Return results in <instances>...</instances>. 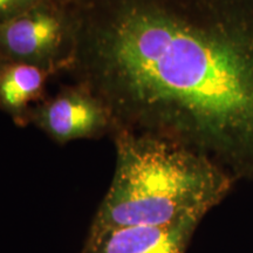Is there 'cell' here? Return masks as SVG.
<instances>
[{"instance_id":"obj_1","label":"cell","mask_w":253,"mask_h":253,"mask_svg":"<svg viewBox=\"0 0 253 253\" xmlns=\"http://www.w3.org/2000/svg\"><path fill=\"white\" fill-rule=\"evenodd\" d=\"M75 9L68 72L106 106L113 134L169 138L253 182V0H82Z\"/></svg>"},{"instance_id":"obj_6","label":"cell","mask_w":253,"mask_h":253,"mask_svg":"<svg viewBox=\"0 0 253 253\" xmlns=\"http://www.w3.org/2000/svg\"><path fill=\"white\" fill-rule=\"evenodd\" d=\"M55 73L25 63H0V109L18 126H27V116L45 100L46 84Z\"/></svg>"},{"instance_id":"obj_3","label":"cell","mask_w":253,"mask_h":253,"mask_svg":"<svg viewBox=\"0 0 253 253\" xmlns=\"http://www.w3.org/2000/svg\"><path fill=\"white\" fill-rule=\"evenodd\" d=\"M77 9L72 0H47L0 24V63L68 72L75 54Z\"/></svg>"},{"instance_id":"obj_2","label":"cell","mask_w":253,"mask_h":253,"mask_svg":"<svg viewBox=\"0 0 253 253\" xmlns=\"http://www.w3.org/2000/svg\"><path fill=\"white\" fill-rule=\"evenodd\" d=\"M112 137L115 171L89 229L203 219L237 182L210 157L169 138L126 130Z\"/></svg>"},{"instance_id":"obj_8","label":"cell","mask_w":253,"mask_h":253,"mask_svg":"<svg viewBox=\"0 0 253 253\" xmlns=\"http://www.w3.org/2000/svg\"><path fill=\"white\" fill-rule=\"evenodd\" d=\"M72 1H75V2H78V1H82V0H72Z\"/></svg>"},{"instance_id":"obj_7","label":"cell","mask_w":253,"mask_h":253,"mask_svg":"<svg viewBox=\"0 0 253 253\" xmlns=\"http://www.w3.org/2000/svg\"><path fill=\"white\" fill-rule=\"evenodd\" d=\"M47 0H0V24L26 13Z\"/></svg>"},{"instance_id":"obj_4","label":"cell","mask_w":253,"mask_h":253,"mask_svg":"<svg viewBox=\"0 0 253 253\" xmlns=\"http://www.w3.org/2000/svg\"><path fill=\"white\" fill-rule=\"evenodd\" d=\"M28 125H33L60 145L113 134L108 109L78 84L63 87L53 97L36 104L28 113Z\"/></svg>"},{"instance_id":"obj_5","label":"cell","mask_w":253,"mask_h":253,"mask_svg":"<svg viewBox=\"0 0 253 253\" xmlns=\"http://www.w3.org/2000/svg\"><path fill=\"white\" fill-rule=\"evenodd\" d=\"M199 218L163 226L88 230L81 253H186Z\"/></svg>"}]
</instances>
